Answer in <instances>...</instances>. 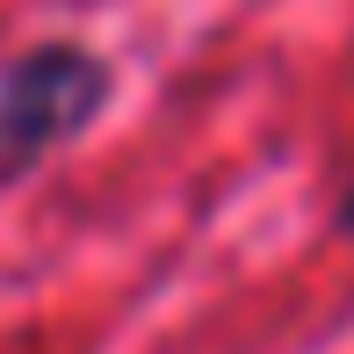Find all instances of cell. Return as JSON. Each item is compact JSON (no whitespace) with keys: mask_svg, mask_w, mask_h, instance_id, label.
Returning <instances> with one entry per match:
<instances>
[{"mask_svg":"<svg viewBox=\"0 0 354 354\" xmlns=\"http://www.w3.org/2000/svg\"><path fill=\"white\" fill-rule=\"evenodd\" d=\"M102 87H109L102 66L87 51H66V44L15 58L0 73V174H22L66 131H80L102 102Z\"/></svg>","mask_w":354,"mask_h":354,"instance_id":"1","label":"cell"},{"mask_svg":"<svg viewBox=\"0 0 354 354\" xmlns=\"http://www.w3.org/2000/svg\"><path fill=\"white\" fill-rule=\"evenodd\" d=\"M347 224H354V196H347Z\"/></svg>","mask_w":354,"mask_h":354,"instance_id":"2","label":"cell"}]
</instances>
